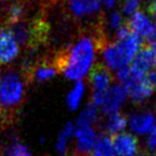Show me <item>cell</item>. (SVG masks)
I'll return each mask as SVG.
<instances>
[{
    "label": "cell",
    "instance_id": "obj_1",
    "mask_svg": "<svg viewBox=\"0 0 156 156\" xmlns=\"http://www.w3.org/2000/svg\"><path fill=\"white\" fill-rule=\"evenodd\" d=\"M98 45V42L90 35L80 37L66 51L56 58L55 62L59 72H62L69 80L81 81L92 69Z\"/></svg>",
    "mask_w": 156,
    "mask_h": 156
},
{
    "label": "cell",
    "instance_id": "obj_2",
    "mask_svg": "<svg viewBox=\"0 0 156 156\" xmlns=\"http://www.w3.org/2000/svg\"><path fill=\"white\" fill-rule=\"evenodd\" d=\"M25 83L15 69H7L0 74V108L12 110L20 106L24 98Z\"/></svg>",
    "mask_w": 156,
    "mask_h": 156
},
{
    "label": "cell",
    "instance_id": "obj_3",
    "mask_svg": "<svg viewBox=\"0 0 156 156\" xmlns=\"http://www.w3.org/2000/svg\"><path fill=\"white\" fill-rule=\"evenodd\" d=\"M117 79L125 88L127 96L136 104L147 102L154 92V87L147 76H138L126 66L117 72Z\"/></svg>",
    "mask_w": 156,
    "mask_h": 156
},
{
    "label": "cell",
    "instance_id": "obj_4",
    "mask_svg": "<svg viewBox=\"0 0 156 156\" xmlns=\"http://www.w3.org/2000/svg\"><path fill=\"white\" fill-rule=\"evenodd\" d=\"M91 86V103L96 107H101L108 89L111 87V74L106 66L98 64L93 67L90 73Z\"/></svg>",
    "mask_w": 156,
    "mask_h": 156
},
{
    "label": "cell",
    "instance_id": "obj_5",
    "mask_svg": "<svg viewBox=\"0 0 156 156\" xmlns=\"http://www.w3.org/2000/svg\"><path fill=\"white\" fill-rule=\"evenodd\" d=\"M75 152L73 156H88L93 151L98 140V134L93 126L75 127Z\"/></svg>",
    "mask_w": 156,
    "mask_h": 156
},
{
    "label": "cell",
    "instance_id": "obj_6",
    "mask_svg": "<svg viewBox=\"0 0 156 156\" xmlns=\"http://www.w3.org/2000/svg\"><path fill=\"white\" fill-rule=\"evenodd\" d=\"M20 46L11 29L0 28V65L13 62L20 55Z\"/></svg>",
    "mask_w": 156,
    "mask_h": 156
},
{
    "label": "cell",
    "instance_id": "obj_7",
    "mask_svg": "<svg viewBox=\"0 0 156 156\" xmlns=\"http://www.w3.org/2000/svg\"><path fill=\"white\" fill-rule=\"evenodd\" d=\"M102 57L104 61V66H106L107 69H115L117 72L128 66V64L130 63L125 52L117 42L106 43L105 45H103Z\"/></svg>",
    "mask_w": 156,
    "mask_h": 156
},
{
    "label": "cell",
    "instance_id": "obj_8",
    "mask_svg": "<svg viewBox=\"0 0 156 156\" xmlns=\"http://www.w3.org/2000/svg\"><path fill=\"white\" fill-rule=\"evenodd\" d=\"M156 67V50L144 46L138 51L129 65L130 71L138 76H147Z\"/></svg>",
    "mask_w": 156,
    "mask_h": 156
},
{
    "label": "cell",
    "instance_id": "obj_9",
    "mask_svg": "<svg viewBox=\"0 0 156 156\" xmlns=\"http://www.w3.org/2000/svg\"><path fill=\"white\" fill-rule=\"evenodd\" d=\"M127 98V92L123 86H121L120 83L111 85L100 108L102 109L103 113L106 115L119 112Z\"/></svg>",
    "mask_w": 156,
    "mask_h": 156
},
{
    "label": "cell",
    "instance_id": "obj_10",
    "mask_svg": "<svg viewBox=\"0 0 156 156\" xmlns=\"http://www.w3.org/2000/svg\"><path fill=\"white\" fill-rule=\"evenodd\" d=\"M127 27L133 33H135L140 39L149 40L154 32L155 24L152 22V20L147 13L138 11L133 16H130L127 23Z\"/></svg>",
    "mask_w": 156,
    "mask_h": 156
},
{
    "label": "cell",
    "instance_id": "obj_11",
    "mask_svg": "<svg viewBox=\"0 0 156 156\" xmlns=\"http://www.w3.org/2000/svg\"><path fill=\"white\" fill-rule=\"evenodd\" d=\"M112 144L117 156H137L139 154L138 139L129 133H120L113 136Z\"/></svg>",
    "mask_w": 156,
    "mask_h": 156
},
{
    "label": "cell",
    "instance_id": "obj_12",
    "mask_svg": "<svg viewBox=\"0 0 156 156\" xmlns=\"http://www.w3.org/2000/svg\"><path fill=\"white\" fill-rule=\"evenodd\" d=\"M155 115L151 111H140L132 113L127 120L130 130L137 135H147L156 125Z\"/></svg>",
    "mask_w": 156,
    "mask_h": 156
},
{
    "label": "cell",
    "instance_id": "obj_13",
    "mask_svg": "<svg viewBox=\"0 0 156 156\" xmlns=\"http://www.w3.org/2000/svg\"><path fill=\"white\" fill-rule=\"evenodd\" d=\"M103 0H69V10L76 18H88L100 12Z\"/></svg>",
    "mask_w": 156,
    "mask_h": 156
},
{
    "label": "cell",
    "instance_id": "obj_14",
    "mask_svg": "<svg viewBox=\"0 0 156 156\" xmlns=\"http://www.w3.org/2000/svg\"><path fill=\"white\" fill-rule=\"evenodd\" d=\"M126 125H127V119L125 115L120 112L107 115L104 124H103L105 132L108 135H113V136L120 134V133H123Z\"/></svg>",
    "mask_w": 156,
    "mask_h": 156
},
{
    "label": "cell",
    "instance_id": "obj_15",
    "mask_svg": "<svg viewBox=\"0 0 156 156\" xmlns=\"http://www.w3.org/2000/svg\"><path fill=\"white\" fill-rule=\"evenodd\" d=\"M59 69L56 62H42L37 66L34 67L32 74L34 79L37 83H45L55 77L58 74Z\"/></svg>",
    "mask_w": 156,
    "mask_h": 156
},
{
    "label": "cell",
    "instance_id": "obj_16",
    "mask_svg": "<svg viewBox=\"0 0 156 156\" xmlns=\"http://www.w3.org/2000/svg\"><path fill=\"white\" fill-rule=\"evenodd\" d=\"M74 134H75V125L72 122H67L62 127L58 136V139H57L56 149L60 155H65L67 153L69 141H71L72 137L74 136Z\"/></svg>",
    "mask_w": 156,
    "mask_h": 156
},
{
    "label": "cell",
    "instance_id": "obj_17",
    "mask_svg": "<svg viewBox=\"0 0 156 156\" xmlns=\"http://www.w3.org/2000/svg\"><path fill=\"white\" fill-rule=\"evenodd\" d=\"M98 120V107L94 104L89 103L81 110L80 115H78L76 126H93Z\"/></svg>",
    "mask_w": 156,
    "mask_h": 156
},
{
    "label": "cell",
    "instance_id": "obj_18",
    "mask_svg": "<svg viewBox=\"0 0 156 156\" xmlns=\"http://www.w3.org/2000/svg\"><path fill=\"white\" fill-rule=\"evenodd\" d=\"M92 156H117L113 149L112 139L107 134H102L98 137Z\"/></svg>",
    "mask_w": 156,
    "mask_h": 156
},
{
    "label": "cell",
    "instance_id": "obj_19",
    "mask_svg": "<svg viewBox=\"0 0 156 156\" xmlns=\"http://www.w3.org/2000/svg\"><path fill=\"white\" fill-rule=\"evenodd\" d=\"M85 83L83 81H77L66 96V104L71 110H76L79 107L80 102L85 94Z\"/></svg>",
    "mask_w": 156,
    "mask_h": 156
},
{
    "label": "cell",
    "instance_id": "obj_20",
    "mask_svg": "<svg viewBox=\"0 0 156 156\" xmlns=\"http://www.w3.org/2000/svg\"><path fill=\"white\" fill-rule=\"evenodd\" d=\"M24 15H25V8L22 2H13L8 8L7 18H8V22L12 26L22 23Z\"/></svg>",
    "mask_w": 156,
    "mask_h": 156
},
{
    "label": "cell",
    "instance_id": "obj_21",
    "mask_svg": "<svg viewBox=\"0 0 156 156\" xmlns=\"http://www.w3.org/2000/svg\"><path fill=\"white\" fill-rule=\"evenodd\" d=\"M5 156H32V154L23 142L13 140L7 147Z\"/></svg>",
    "mask_w": 156,
    "mask_h": 156
},
{
    "label": "cell",
    "instance_id": "obj_22",
    "mask_svg": "<svg viewBox=\"0 0 156 156\" xmlns=\"http://www.w3.org/2000/svg\"><path fill=\"white\" fill-rule=\"evenodd\" d=\"M123 25V16H122L121 13L117 11H112L107 15L106 27L108 28V30L113 31L115 34Z\"/></svg>",
    "mask_w": 156,
    "mask_h": 156
},
{
    "label": "cell",
    "instance_id": "obj_23",
    "mask_svg": "<svg viewBox=\"0 0 156 156\" xmlns=\"http://www.w3.org/2000/svg\"><path fill=\"white\" fill-rule=\"evenodd\" d=\"M139 11L138 0H125L122 5V12L126 16H133Z\"/></svg>",
    "mask_w": 156,
    "mask_h": 156
},
{
    "label": "cell",
    "instance_id": "obj_24",
    "mask_svg": "<svg viewBox=\"0 0 156 156\" xmlns=\"http://www.w3.org/2000/svg\"><path fill=\"white\" fill-rule=\"evenodd\" d=\"M145 145H147V151L152 152L153 154L156 153V125L154 126L151 132L147 134Z\"/></svg>",
    "mask_w": 156,
    "mask_h": 156
},
{
    "label": "cell",
    "instance_id": "obj_25",
    "mask_svg": "<svg viewBox=\"0 0 156 156\" xmlns=\"http://www.w3.org/2000/svg\"><path fill=\"white\" fill-rule=\"evenodd\" d=\"M147 46L152 47L153 49L156 50V24H155V28H154V32L152 34V37L147 40Z\"/></svg>",
    "mask_w": 156,
    "mask_h": 156
},
{
    "label": "cell",
    "instance_id": "obj_26",
    "mask_svg": "<svg viewBox=\"0 0 156 156\" xmlns=\"http://www.w3.org/2000/svg\"><path fill=\"white\" fill-rule=\"evenodd\" d=\"M149 11L152 15L156 16V0H151L149 5Z\"/></svg>",
    "mask_w": 156,
    "mask_h": 156
},
{
    "label": "cell",
    "instance_id": "obj_27",
    "mask_svg": "<svg viewBox=\"0 0 156 156\" xmlns=\"http://www.w3.org/2000/svg\"><path fill=\"white\" fill-rule=\"evenodd\" d=\"M137 156H149V154L145 153V152H141V153H139Z\"/></svg>",
    "mask_w": 156,
    "mask_h": 156
},
{
    "label": "cell",
    "instance_id": "obj_28",
    "mask_svg": "<svg viewBox=\"0 0 156 156\" xmlns=\"http://www.w3.org/2000/svg\"><path fill=\"white\" fill-rule=\"evenodd\" d=\"M8 0H0V3H3V2H7Z\"/></svg>",
    "mask_w": 156,
    "mask_h": 156
},
{
    "label": "cell",
    "instance_id": "obj_29",
    "mask_svg": "<svg viewBox=\"0 0 156 156\" xmlns=\"http://www.w3.org/2000/svg\"><path fill=\"white\" fill-rule=\"evenodd\" d=\"M115 2H118V1H119V0H115Z\"/></svg>",
    "mask_w": 156,
    "mask_h": 156
},
{
    "label": "cell",
    "instance_id": "obj_30",
    "mask_svg": "<svg viewBox=\"0 0 156 156\" xmlns=\"http://www.w3.org/2000/svg\"><path fill=\"white\" fill-rule=\"evenodd\" d=\"M153 156H156V153H155V154H153Z\"/></svg>",
    "mask_w": 156,
    "mask_h": 156
},
{
    "label": "cell",
    "instance_id": "obj_31",
    "mask_svg": "<svg viewBox=\"0 0 156 156\" xmlns=\"http://www.w3.org/2000/svg\"><path fill=\"white\" fill-rule=\"evenodd\" d=\"M138 1H139V0H138Z\"/></svg>",
    "mask_w": 156,
    "mask_h": 156
}]
</instances>
